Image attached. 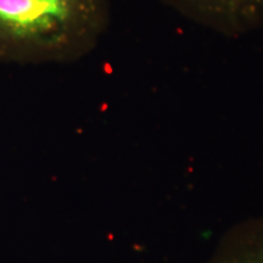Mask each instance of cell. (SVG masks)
<instances>
[{
	"label": "cell",
	"mask_w": 263,
	"mask_h": 263,
	"mask_svg": "<svg viewBox=\"0 0 263 263\" xmlns=\"http://www.w3.org/2000/svg\"><path fill=\"white\" fill-rule=\"evenodd\" d=\"M185 18L227 38L263 31V0H161Z\"/></svg>",
	"instance_id": "obj_2"
},
{
	"label": "cell",
	"mask_w": 263,
	"mask_h": 263,
	"mask_svg": "<svg viewBox=\"0 0 263 263\" xmlns=\"http://www.w3.org/2000/svg\"><path fill=\"white\" fill-rule=\"evenodd\" d=\"M110 22L108 0H0V61L71 64L97 49Z\"/></svg>",
	"instance_id": "obj_1"
},
{
	"label": "cell",
	"mask_w": 263,
	"mask_h": 263,
	"mask_svg": "<svg viewBox=\"0 0 263 263\" xmlns=\"http://www.w3.org/2000/svg\"><path fill=\"white\" fill-rule=\"evenodd\" d=\"M209 263H263V216L230 228Z\"/></svg>",
	"instance_id": "obj_3"
}]
</instances>
